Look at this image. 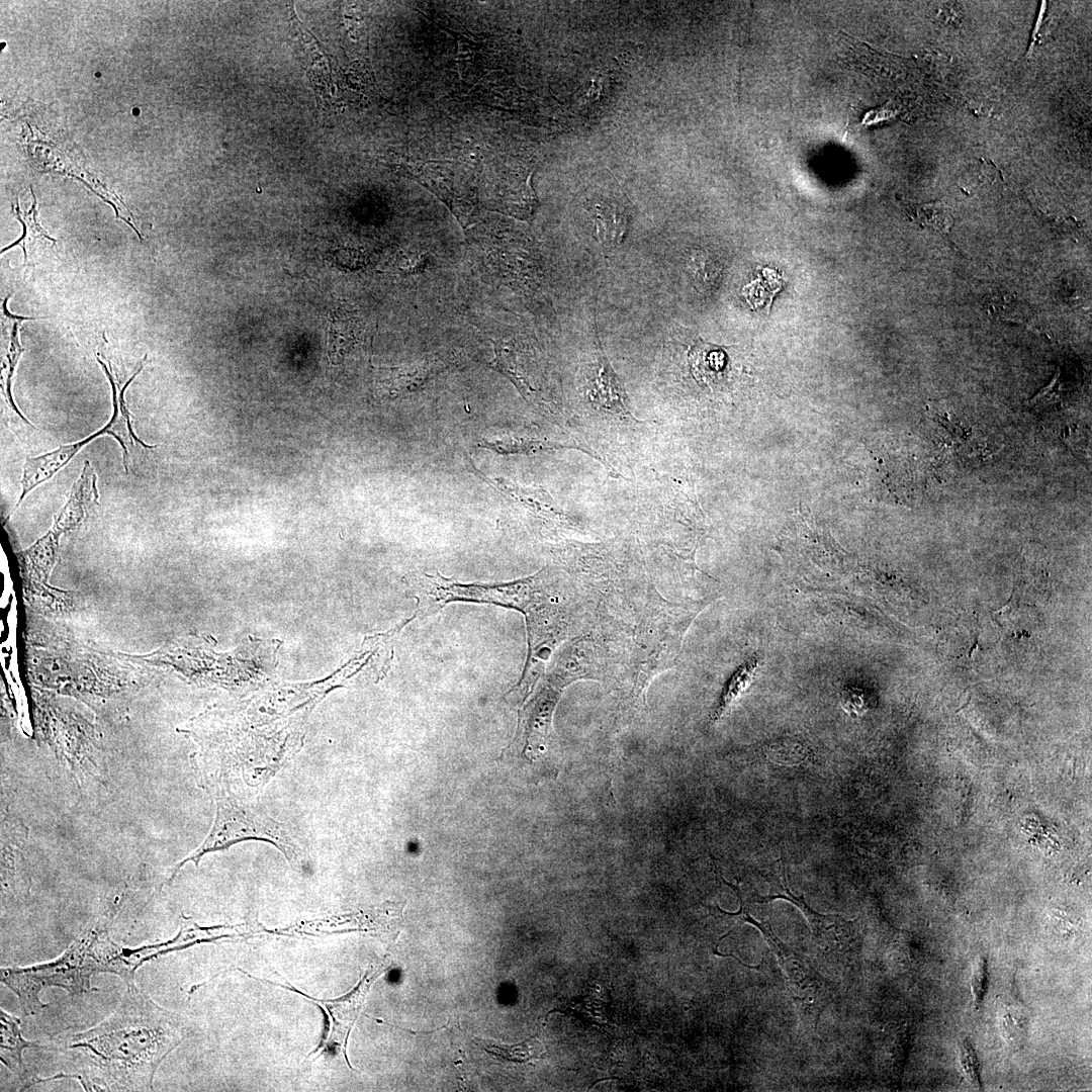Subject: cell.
<instances>
[{
	"label": "cell",
	"mask_w": 1092,
	"mask_h": 1092,
	"mask_svg": "<svg viewBox=\"0 0 1092 1092\" xmlns=\"http://www.w3.org/2000/svg\"><path fill=\"white\" fill-rule=\"evenodd\" d=\"M9 297H10V295H8V296H7V297H6V298H5V299H4L3 301H2V314H3V315H4L5 317H6V318H10V320H12V321H20V322H23V321H35V320L43 318L42 316H41V317H34V316H22V315H15V314H12V313H10V312L8 311V309H7V301H8V299H9Z\"/></svg>",
	"instance_id": "24"
},
{
	"label": "cell",
	"mask_w": 1092,
	"mask_h": 1092,
	"mask_svg": "<svg viewBox=\"0 0 1092 1092\" xmlns=\"http://www.w3.org/2000/svg\"><path fill=\"white\" fill-rule=\"evenodd\" d=\"M112 397L113 414L110 422L102 429L81 441L60 446L58 449L39 456L26 458L20 481L22 492L14 508L15 510L34 487L52 478L85 445L101 435L108 434L119 442L123 451L122 457L125 470H127L130 449L134 448L136 444L147 449L156 448V446L147 445L134 434L130 424V414L124 400V390L113 391Z\"/></svg>",
	"instance_id": "5"
},
{
	"label": "cell",
	"mask_w": 1092,
	"mask_h": 1092,
	"mask_svg": "<svg viewBox=\"0 0 1092 1092\" xmlns=\"http://www.w3.org/2000/svg\"><path fill=\"white\" fill-rule=\"evenodd\" d=\"M590 367L585 396L593 410L607 419H615L623 424L643 423L634 417L625 389L608 359L600 355Z\"/></svg>",
	"instance_id": "9"
},
{
	"label": "cell",
	"mask_w": 1092,
	"mask_h": 1092,
	"mask_svg": "<svg viewBox=\"0 0 1092 1092\" xmlns=\"http://www.w3.org/2000/svg\"><path fill=\"white\" fill-rule=\"evenodd\" d=\"M768 875L769 894L758 897L755 902L766 903L775 899H784L796 905L808 920L814 942L826 952L845 956L855 946L853 922L834 914H821L812 909L804 896H796L788 887L786 866L782 859L776 861Z\"/></svg>",
	"instance_id": "6"
},
{
	"label": "cell",
	"mask_w": 1092,
	"mask_h": 1092,
	"mask_svg": "<svg viewBox=\"0 0 1092 1092\" xmlns=\"http://www.w3.org/2000/svg\"><path fill=\"white\" fill-rule=\"evenodd\" d=\"M989 313L1001 321L1029 325L1032 322L1031 309L1016 295L999 293L986 301Z\"/></svg>",
	"instance_id": "16"
},
{
	"label": "cell",
	"mask_w": 1092,
	"mask_h": 1092,
	"mask_svg": "<svg viewBox=\"0 0 1092 1092\" xmlns=\"http://www.w3.org/2000/svg\"><path fill=\"white\" fill-rule=\"evenodd\" d=\"M229 930L228 926H199L192 919L183 917L179 932L168 941L138 948L115 944L111 957L112 974L120 977L126 985L134 984V973L146 962L194 943L223 938L230 935Z\"/></svg>",
	"instance_id": "8"
},
{
	"label": "cell",
	"mask_w": 1092,
	"mask_h": 1092,
	"mask_svg": "<svg viewBox=\"0 0 1092 1092\" xmlns=\"http://www.w3.org/2000/svg\"><path fill=\"white\" fill-rule=\"evenodd\" d=\"M757 665L758 659L756 656H753L740 665L736 672L731 676L725 686L719 703L713 713L712 719L714 721H718L724 717L741 694L744 693L754 675Z\"/></svg>",
	"instance_id": "15"
},
{
	"label": "cell",
	"mask_w": 1092,
	"mask_h": 1092,
	"mask_svg": "<svg viewBox=\"0 0 1092 1092\" xmlns=\"http://www.w3.org/2000/svg\"><path fill=\"white\" fill-rule=\"evenodd\" d=\"M36 214H37V212H36V209H35V200H34V203L32 205V208L27 213L25 219H23L20 216V213H19L18 209L16 208V215H17L18 220L22 223L23 233H22L21 237L18 240H16L14 243L10 244L9 246L3 248L1 250V254H3L4 252H6V251H8V250H10V249H12V248H14L16 246H21V249H22L23 254H24V264H26V262H27L26 240L27 239L34 238V239H37V240H40V241H43V242L49 241V242L54 243V244L56 243V240L54 238L50 237L40 228V225L38 224V222L36 220Z\"/></svg>",
	"instance_id": "21"
},
{
	"label": "cell",
	"mask_w": 1092,
	"mask_h": 1092,
	"mask_svg": "<svg viewBox=\"0 0 1092 1092\" xmlns=\"http://www.w3.org/2000/svg\"><path fill=\"white\" fill-rule=\"evenodd\" d=\"M567 443H560L547 438L502 434L483 437L478 446L498 454H533L542 451L572 448Z\"/></svg>",
	"instance_id": "14"
},
{
	"label": "cell",
	"mask_w": 1092,
	"mask_h": 1092,
	"mask_svg": "<svg viewBox=\"0 0 1092 1092\" xmlns=\"http://www.w3.org/2000/svg\"><path fill=\"white\" fill-rule=\"evenodd\" d=\"M472 471L509 500L516 503L533 517L562 527H573L575 522L541 486H526L505 477L490 476L480 471L471 461Z\"/></svg>",
	"instance_id": "10"
},
{
	"label": "cell",
	"mask_w": 1092,
	"mask_h": 1092,
	"mask_svg": "<svg viewBox=\"0 0 1092 1092\" xmlns=\"http://www.w3.org/2000/svg\"><path fill=\"white\" fill-rule=\"evenodd\" d=\"M722 881L736 893L740 901V910L731 913L722 910L718 906L717 909L727 916L738 917L755 926L762 933L771 951L778 958L786 976L789 990L792 993L794 991L804 993L802 1002H808L812 1007L823 1008L822 1002L827 1004L826 981L802 957L794 952L777 936L768 921H757L748 913L737 886L726 882L723 878Z\"/></svg>",
	"instance_id": "7"
},
{
	"label": "cell",
	"mask_w": 1092,
	"mask_h": 1092,
	"mask_svg": "<svg viewBox=\"0 0 1092 1092\" xmlns=\"http://www.w3.org/2000/svg\"><path fill=\"white\" fill-rule=\"evenodd\" d=\"M383 971L373 974L367 972L351 992L340 998L320 1000L332 1018V1030L326 1042L322 1044L324 1049L318 1052V1055L324 1050L342 1053L350 1066L346 1053L349 1034L362 1010L371 985Z\"/></svg>",
	"instance_id": "11"
},
{
	"label": "cell",
	"mask_w": 1092,
	"mask_h": 1092,
	"mask_svg": "<svg viewBox=\"0 0 1092 1092\" xmlns=\"http://www.w3.org/2000/svg\"><path fill=\"white\" fill-rule=\"evenodd\" d=\"M694 617L684 607L660 602L651 609L639 629L636 688L645 693L654 675L675 660L682 636Z\"/></svg>",
	"instance_id": "4"
},
{
	"label": "cell",
	"mask_w": 1092,
	"mask_h": 1092,
	"mask_svg": "<svg viewBox=\"0 0 1092 1092\" xmlns=\"http://www.w3.org/2000/svg\"><path fill=\"white\" fill-rule=\"evenodd\" d=\"M0 1059L2 1064L15 1074L25 1087L35 1085V1078L28 1075L22 1055L26 1048L39 1045L25 1040L19 1028L20 1020L2 1008L0 1010Z\"/></svg>",
	"instance_id": "13"
},
{
	"label": "cell",
	"mask_w": 1092,
	"mask_h": 1092,
	"mask_svg": "<svg viewBox=\"0 0 1092 1092\" xmlns=\"http://www.w3.org/2000/svg\"><path fill=\"white\" fill-rule=\"evenodd\" d=\"M597 235L600 241L606 245H615L621 242L626 230V218L623 212L615 205L597 207L596 213Z\"/></svg>",
	"instance_id": "17"
},
{
	"label": "cell",
	"mask_w": 1092,
	"mask_h": 1092,
	"mask_svg": "<svg viewBox=\"0 0 1092 1092\" xmlns=\"http://www.w3.org/2000/svg\"><path fill=\"white\" fill-rule=\"evenodd\" d=\"M450 366V360L434 357L404 367L385 368L380 384L386 396L395 398L420 390Z\"/></svg>",
	"instance_id": "12"
},
{
	"label": "cell",
	"mask_w": 1092,
	"mask_h": 1092,
	"mask_svg": "<svg viewBox=\"0 0 1092 1092\" xmlns=\"http://www.w3.org/2000/svg\"><path fill=\"white\" fill-rule=\"evenodd\" d=\"M204 778L216 804L212 829L198 848L172 869L163 887L171 884L188 861L198 866L204 854L226 849L248 839L264 840L275 845L292 868L301 867L305 855L291 830L268 816L249 792L235 790L224 766L217 765L213 772L204 770Z\"/></svg>",
	"instance_id": "2"
},
{
	"label": "cell",
	"mask_w": 1092,
	"mask_h": 1092,
	"mask_svg": "<svg viewBox=\"0 0 1092 1092\" xmlns=\"http://www.w3.org/2000/svg\"><path fill=\"white\" fill-rule=\"evenodd\" d=\"M986 964L985 960L981 959L977 963V967L974 970L972 979V987L974 992L975 1001L979 1004L984 996L986 986Z\"/></svg>",
	"instance_id": "22"
},
{
	"label": "cell",
	"mask_w": 1092,
	"mask_h": 1092,
	"mask_svg": "<svg viewBox=\"0 0 1092 1092\" xmlns=\"http://www.w3.org/2000/svg\"><path fill=\"white\" fill-rule=\"evenodd\" d=\"M18 322L19 321L14 322L13 329L11 331L10 346H9V350H8V353H7V356H6L7 361H8V369H7V372H6V376L4 378V383H1V387H2V392H3V395L5 397V400L9 404L10 408L18 417H20L23 421H25L26 423H29V422H27L25 420V418L21 415V413L18 411L17 406L15 405L14 400H13V396H12V390H11L12 377H13L15 365L17 364V361H18V359L20 358V356H21V354L23 352V348L21 347V345L19 343V339H18V329H17L18 328Z\"/></svg>",
	"instance_id": "19"
},
{
	"label": "cell",
	"mask_w": 1092,
	"mask_h": 1092,
	"mask_svg": "<svg viewBox=\"0 0 1092 1092\" xmlns=\"http://www.w3.org/2000/svg\"><path fill=\"white\" fill-rule=\"evenodd\" d=\"M917 220L919 223L943 234L948 233L952 225L951 212L941 202H931L919 206Z\"/></svg>",
	"instance_id": "20"
},
{
	"label": "cell",
	"mask_w": 1092,
	"mask_h": 1092,
	"mask_svg": "<svg viewBox=\"0 0 1092 1092\" xmlns=\"http://www.w3.org/2000/svg\"><path fill=\"white\" fill-rule=\"evenodd\" d=\"M486 1053L499 1061L511 1063H526L538 1058L542 1053V1044L539 1040L531 1037L516 1044H495L489 1041H480Z\"/></svg>",
	"instance_id": "18"
},
{
	"label": "cell",
	"mask_w": 1092,
	"mask_h": 1092,
	"mask_svg": "<svg viewBox=\"0 0 1092 1092\" xmlns=\"http://www.w3.org/2000/svg\"><path fill=\"white\" fill-rule=\"evenodd\" d=\"M117 910L116 906L107 909L88 924L59 958L25 968L1 969V983L17 996L25 1014H35L47 1006L39 999V992L44 988L59 987L71 996L97 990L91 986L92 975L101 973L96 942L99 935L109 929Z\"/></svg>",
	"instance_id": "3"
},
{
	"label": "cell",
	"mask_w": 1092,
	"mask_h": 1092,
	"mask_svg": "<svg viewBox=\"0 0 1092 1092\" xmlns=\"http://www.w3.org/2000/svg\"><path fill=\"white\" fill-rule=\"evenodd\" d=\"M184 1037L182 1018L131 984L107 1019L60 1036L51 1048L73 1068L61 1078H74L87 1091H153L161 1063Z\"/></svg>",
	"instance_id": "1"
},
{
	"label": "cell",
	"mask_w": 1092,
	"mask_h": 1092,
	"mask_svg": "<svg viewBox=\"0 0 1092 1092\" xmlns=\"http://www.w3.org/2000/svg\"><path fill=\"white\" fill-rule=\"evenodd\" d=\"M962 1063L972 1081H974V1083L979 1082L980 1078L978 1073L977 1058L968 1041H966L962 1048Z\"/></svg>",
	"instance_id": "23"
}]
</instances>
